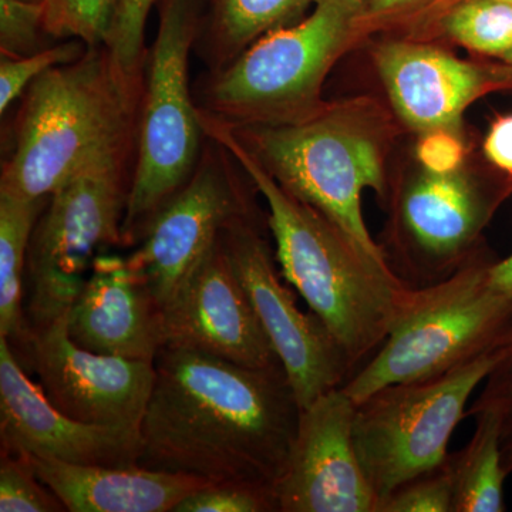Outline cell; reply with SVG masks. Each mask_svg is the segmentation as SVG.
<instances>
[{
    "instance_id": "cell-1",
    "label": "cell",
    "mask_w": 512,
    "mask_h": 512,
    "mask_svg": "<svg viewBox=\"0 0 512 512\" xmlns=\"http://www.w3.org/2000/svg\"><path fill=\"white\" fill-rule=\"evenodd\" d=\"M154 367L137 464L275 490L301 414L284 367L252 369L178 348L161 349Z\"/></svg>"
},
{
    "instance_id": "cell-2",
    "label": "cell",
    "mask_w": 512,
    "mask_h": 512,
    "mask_svg": "<svg viewBox=\"0 0 512 512\" xmlns=\"http://www.w3.org/2000/svg\"><path fill=\"white\" fill-rule=\"evenodd\" d=\"M207 137L227 148L268 205L282 276L359 369L383 345L413 286L357 247L328 217L286 191L220 120L202 113Z\"/></svg>"
},
{
    "instance_id": "cell-3",
    "label": "cell",
    "mask_w": 512,
    "mask_h": 512,
    "mask_svg": "<svg viewBox=\"0 0 512 512\" xmlns=\"http://www.w3.org/2000/svg\"><path fill=\"white\" fill-rule=\"evenodd\" d=\"M146 72H130L107 45L53 67L23 93L0 194L50 197L97 158L137 150Z\"/></svg>"
},
{
    "instance_id": "cell-4",
    "label": "cell",
    "mask_w": 512,
    "mask_h": 512,
    "mask_svg": "<svg viewBox=\"0 0 512 512\" xmlns=\"http://www.w3.org/2000/svg\"><path fill=\"white\" fill-rule=\"evenodd\" d=\"M493 264L474 258L413 288L383 345L340 389L359 404L384 387L433 379L512 346L510 306L491 281Z\"/></svg>"
},
{
    "instance_id": "cell-5",
    "label": "cell",
    "mask_w": 512,
    "mask_h": 512,
    "mask_svg": "<svg viewBox=\"0 0 512 512\" xmlns=\"http://www.w3.org/2000/svg\"><path fill=\"white\" fill-rule=\"evenodd\" d=\"M158 3L160 22L147 56L136 160L123 221L124 247H136L148 222L188 183L207 141L188 80L202 0Z\"/></svg>"
},
{
    "instance_id": "cell-6",
    "label": "cell",
    "mask_w": 512,
    "mask_h": 512,
    "mask_svg": "<svg viewBox=\"0 0 512 512\" xmlns=\"http://www.w3.org/2000/svg\"><path fill=\"white\" fill-rule=\"evenodd\" d=\"M357 6L316 0L308 18L266 33L210 72L198 109L231 126H281L318 113L320 86L348 40Z\"/></svg>"
},
{
    "instance_id": "cell-7",
    "label": "cell",
    "mask_w": 512,
    "mask_h": 512,
    "mask_svg": "<svg viewBox=\"0 0 512 512\" xmlns=\"http://www.w3.org/2000/svg\"><path fill=\"white\" fill-rule=\"evenodd\" d=\"M136 151L97 158L50 194L30 238L25 311L32 329L69 312L97 256L124 247Z\"/></svg>"
},
{
    "instance_id": "cell-8",
    "label": "cell",
    "mask_w": 512,
    "mask_h": 512,
    "mask_svg": "<svg viewBox=\"0 0 512 512\" xmlns=\"http://www.w3.org/2000/svg\"><path fill=\"white\" fill-rule=\"evenodd\" d=\"M224 124L286 191L322 212L366 254L387 262L362 211L363 191L386 192L379 146L366 128L328 109L281 126Z\"/></svg>"
},
{
    "instance_id": "cell-9",
    "label": "cell",
    "mask_w": 512,
    "mask_h": 512,
    "mask_svg": "<svg viewBox=\"0 0 512 512\" xmlns=\"http://www.w3.org/2000/svg\"><path fill=\"white\" fill-rule=\"evenodd\" d=\"M510 348L433 379L384 387L357 404L353 440L379 505L406 481L444 463L474 390Z\"/></svg>"
},
{
    "instance_id": "cell-10",
    "label": "cell",
    "mask_w": 512,
    "mask_h": 512,
    "mask_svg": "<svg viewBox=\"0 0 512 512\" xmlns=\"http://www.w3.org/2000/svg\"><path fill=\"white\" fill-rule=\"evenodd\" d=\"M231 154L207 137L188 183L148 222L127 256L158 308H164L214 248L224 229L255 218L247 192L234 173Z\"/></svg>"
},
{
    "instance_id": "cell-11",
    "label": "cell",
    "mask_w": 512,
    "mask_h": 512,
    "mask_svg": "<svg viewBox=\"0 0 512 512\" xmlns=\"http://www.w3.org/2000/svg\"><path fill=\"white\" fill-rule=\"evenodd\" d=\"M221 239L301 410L348 382L355 366L322 319L299 309L295 295L281 281L256 218L234 222Z\"/></svg>"
},
{
    "instance_id": "cell-12",
    "label": "cell",
    "mask_w": 512,
    "mask_h": 512,
    "mask_svg": "<svg viewBox=\"0 0 512 512\" xmlns=\"http://www.w3.org/2000/svg\"><path fill=\"white\" fill-rule=\"evenodd\" d=\"M66 315L33 330L26 372L36 373L47 399L66 416L140 431L156 379L154 362L80 348L67 333Z\"/></svg>"
},
{
    "instance_id": "cell-13",
    "label": "cell",
    "mask_w": 512,
    "mask_h": 512,
    "mask_svg": "<svg viewBox=\"0 0 512 512\" xmlns=\"http://www.w3.org/2000/svg\"><path fill=\"white\" fill-rule=\"evenodd\" d=\"M356 407L339 387L301 410L288 463L275 485L279 512H377L379 498L353 440Z\"/></svg>"
},
{
    "instance_id": "cell-14",
    "label": "cell",
    "mask_w": 512,
    "mask_h": 512,
    "mask_svg": "<svg viewBox=\"0 0 512 512\" xmlns=\"http://www.w3.org/2000/svg\"><path fill=\"white\" fill-rule=\"evenodd\" d=\"M160 326L163 348L195 350L252 369L282 367L221 238L160 309Z\"/></svg>"
},
{
    "instance_id": "cell-15",
    "label": "cell",
    "mask_w": 512,
    "mask_h": 512,
    "mask_svg": "<svg viewBox=\"0 0 512 512\" xmlns=\"http://www.w3.org/2000/svg\"><path fill=\"white\" fill-rule=\"evenodd\" d=\"M2 453L72 464L130 466L140 457V431L93 426L66 416L47 399L0 336Z\"/></svg>"
},
{
    "instance_id": "cell-16",
    "label": "cell",
    "mask_w": 512,
    "mask_h": 512,
    "mask_svg": "<svg viewBox=\"0 0 512 512\" xmlns=\"http://www.w3.org/2000/svg\"><path fill=\"white\" fill-rule=\"evenodd\" d=\"M493 202L460 171L424 170L402 192L397 210L404 244L412 249L402 276L406 284L421 288L443 281L463 268Z\"/></svg>"
},
{
    "instance_id": "cell-17",
    "label": "cell",
    "mask_w": 512,
    "mask_h": 512,
    "mask_svg": "<svg viewBox=\"0 0 512 512\" xmlns=\"http://www.w3.org/2000/svg\"><path fill=\"white\" fill-rule=\"evenodd\" d=\"M67 333L100 355L154 362L163 348L160 308L120 255L101 254L66 315Z\"/></svg>"
},
{
    "instance_id": "cell-18",
    "label": "cell",
    "mask_w": 512,
    "mask_h": 512,
    "mask_svg": "<svg viewBox=\"0 0 512 512\" xmlns=\"http://www.w3.org/2000/svg\"><path fill=\"white\" fill-rule=\"evenodd\" d=\"M376 63L394 109L424 134L456 133L464 111L491 83L480 67L416 43H386Z\"/></svg>"
},
{
    "instance_id": "cell-19",
    "label": "cell",
    "mask_w": 512,
    "mask_h": 512,
    "mask_svg": "<svg viewBox=\"0 0 512 512\" xmlns=\"http://www.w3.org/2000/svg\"><path fill=\"white\" fill-rule=\"evenodd\" d=\"M26 457L70 512H174L188 494L210 484L140 464L94 466Z\"/></svg>"
},
{
    "instance_id": "cell-20",
    "label": "cell",
    "mask_w": 512,
    "mask_h": 512,
    "mask_svg": "<svg viewBox=\"0 0 512 512\" xmlns=\"http://www.w3.org/2000/svg\"><path fill=\"white\" fill-rule=\"evenodd\" d=\"M316 0H202L195 47L210 67L234 62L252 43L272 30L295 25Z\"/></svg>"
},
{
    "instance_id": "cell-21",
    "label": "cell",
    "mask_w": 512,
    "mask_h": 512,
    "mask_svg": "<svg viewBox=\"0 0 512 512\" xmlns=\"http://www.w3.org/2000/svg\"><path fill=\"white\" fill-rule=\"evenodd\" d=\"M49 197L19 200L0 194V336L26 370L33 329L25 311V276L30 238Z\"/></svg>"
},
{
    "instance_id": "cell-22",
    "label": "cell",
    "mask_w": 512,
    "mask_h": 512,
    "mask_svg": "<svg viewBox=\"0 0 512 512\" xmlns=\"http://www.w3.org/2000/svg\"><path fill=\"white\" fill-rule=\"evenodd\" d=\"M476 431L463 450L448 453L453 478V512L504 511V481L508 477L501 453V423L487 406H471Z\"/></svg>"
},
{
    "instance_id": "cell-23",
    "label": "cell",
    "mask_w": 512,
    "mask_h": 512,
    "mask_svg": "<svg viewBox=\"0 0 512 512\" xmlns=\"http://www.w3.org/2000/svg\"><path fill=\"white\" fill-rule=\"evenodd\" d=\"M444 29L460 45L504 57L512 50V5L497 0H461L444 18Z\"/></svg>"
},
{
    "instance_id": "cell-24",
    "label": "cell",
    "mask_w": 512,
    "mask_h": 512,
    "mask_svg": "<svg viewBox=\"0 0 512 512\" xmlns=\"http://www.w3.org/2000/svg\"><path fill=\"white\" fill-rule=\"evenodd\" d=\"M117 0H45L43 23L55 40H82L86 46L107 45Z\"/></svg>"
},
{
    "instance_id": "cell-25",
    "label": "cell",
    "mask_w": 512,
    "mask_h": 512,
    "mask_svg": "<svg viewBox=\"0 0 512 512\" xmlns=\"http://www.w3.org/2000/svg\"><path fill=\"white\" fill-rule=\"evenodd\" d=\"M0 511H67L59 497L35 473L28 457L2 453L0 460Z\"/></svg>"
},
{
    "instance_id": "cell-26",
    "label": "cell",
    "mask_w": 512,
    "mask_h": 512,
    "mask_svg": "<svg viewBox=\"0 0 512 512\" xmlns=\"http://www.w3.org/2000/svg\"><path fill=\"white\" fill-rule=\"evenodd\" d=\"M82 40L70 39L23 57L2 56L0 62V113L23 96L30 84L47 70L79 59L86 50Z\"/></svg>"
},
{
    "instance_id": "cell-27",
    "label": "cell",
    "mask_w": 512,
    "mask_h": 512,
    "mask_svg": "<svg viewBox=\"0 0 512 512\" xmlns=\"http://www.w3.org/2000/svg\"><path fill=\"white\" fill-rule=\"evenodd\" d=\"M453 501V478L446 458L439 467L406 481L387 495L377 512H453Z\"/></svg>"
},
{
    "instance_id": "cell-28",
    "label": "cell",
    "mask_w": 512,
    "mask_h": 512,
    "mask_svg": "<svg viewBox=\"0 0 512 512\" xmlns=\"http://www.w3.org/2000/svg\"><path fill=\"white\" fill-rule=\"evenodd\" d=\"M174 512H279V505L272 488L207 484L188 494Z\"/></svg>"
},
{
    "instance_id": "cell-29",
    "label": "cell",
    "mask_w": 512,
    "mask_h": 512,
    "mask_svg": "<svg viewBox=\"0 0 512 512\" xmlns=\"http://www.w3.org/2000/svg\"><path fill=\"white\" fill-rule=\"evenodd\" d=\"M43 3L0 0V53L23 57L46 49Z\"/></svg>"
},
{
    "instance_id": "cell-30",
    "label": "cell",
    "mask_w": 512,
    "mask_h": 512,
    "mask_svg": "<svg viewBox=\"0 0 512 512\" xmlns=\"http://www.w3.org/2000/svg\"><path fill=\"white\" fill-rule=\"evenodd\" d=\"M158 0H117L107 46L130 72H146L147 19Z\"/></svg>"
},
{
    "instance_id": "cell-31",
    "label": "cell",
    "mask_w": 512,
    "mask_h": 512,
    "mask_svg": "<svg viewBox=\"0 0 512 512\" xmlns=\"http://www.w3.org/2000/svg\"><path fill=\"white\" fill-rule=\"evenodd\" d=\"M483 392L474 406H487L497 412L501 423V453L505 473L512 474V346L485 379Z\"/></svg>"
},
{
    "instance_id": "cell-32",
    "label": "cell",
    "mask_w": 512,
    "mask_h": 512,
    "mask_svg": "<svg viewBox=\"0 0 512 512\" xmlns=\"http://www.w3.org/2000/svg\"><path fill=\"white\" fill-rule=\"evenodd\" d=\"M417 156L423 163L424 170L431 173H451L457 170L463 158V146L454 137V133L433 131L421 140Z\"/></svg>"
},
{
    "instance_id": "cell-33",
    "label": "cell",
    "mask_w": 512,
    "mask_h": 512,
    "mask_svg": "<svg viewBox=\"0 0 512 512\" xmlns=\"http://www.w3.org/2000/svg\"><path fill=\"white\" fill-rule=\"evenodd\" d=\"M484 151L491 163L512 175V116L495 121L485 138Z\"/></svg>"
},
{
    "instance_id": "cell-34",
    "label": "cell",
    "mask_w": 512,
    "mask_h": 512,
    "mask_svg": "<svg viewBox=\"0 0 512 512\" xmlns=\"http://www.w3.org/2000/svg\"><path fill=\"white\" fill-rule=\"evenodd\" d=\"M491 281L507 299L512 316V254L508 258L494 262L491 266Z\"/></svg>"
},
{
    "instance_id": "cell-35",
    "label": "cell",
    "mask_w": 512,
    "mask_h": 512,
    "mask_svg": "<svg viewBox=\"0 0 512 512\" xmlns=\"http://www.w3.org/2000/svg\"><path fill=\"white\" fill-rule=\"evenodd\" d=\"M414 0H369V6H367V12L370 15H379V13L392 12L403 6L409 5Z\"/></svg>"
},
{
    "instance_id": "cell-36",
    "label": "cell",
    "mask_w": 512,
    "mask_h": 512,
    "mask_svg": "<svg viewBox=\"0 0 512 512\" xmlns=\"http://www.w3.org/2000/svg\"><path fill=\"white\" fill-rule=\"evenodd\" d=\"M503 59L505 60V62L510 63L512 66V50L510 53H508V55H505Z\"/></svg>"
},
{
    "instance_id": "cell-37",
    "label": "cell",
    "mask_w": 512,
    "mask_h": 512,
    "mask_svg": "<svg viewBox=\"0 0 512 512\" xmlns=\"http://www.w3.org/2000/svg\"><path fill=\"white\" fill-rule=\"evenodd\" d=\"M25 2L43 3L45 0H25Z\"/></svg>"
},
{
    "instance_id": "cell-38",
    "label": "cell",
    "mask_w": 512,
    "mask_h": 512,
    "mask_svg": "<svg viewBox=\"0 0 512 512\" xmlns=\"http://www.w3.org/2000/svg\"><path fill=\"white\" fill-rule=\"evenodd\" d=\"M497 2L511 3L512 5V0H497Z\"/></svg>"
},
{
    "instance_id": "cell-39",
    "label": "cell",
    "mask_w": 512,
    "mask_h": 512,
    "mask_svg": "<svg viewBox=\"0 0 512 512\" xmlns=\"http://www.w3.org/2000/svg\"><path fill=\"white\" fill-rule=\"evenodd\" d=\"M355 2H356V3H359V5H360V3H362V2H363V0H355Z\"/></svg>"
}]
</instances>
